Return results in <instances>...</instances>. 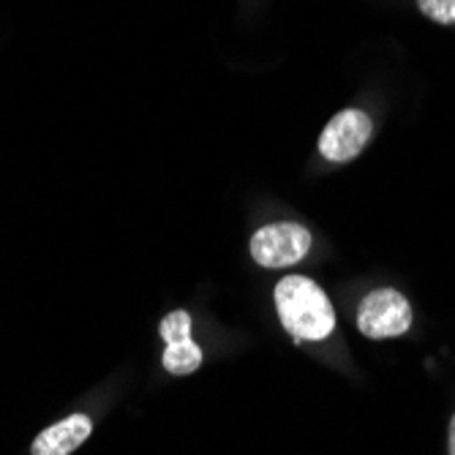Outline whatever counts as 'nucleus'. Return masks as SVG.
<instances>
[{
  "label": "nucleus",
  "instance_id": "1",
  "mask_svg": "<svg viewBox=\"0 0 455 455\" xmlns=\"http://www.w3.org/2000/svg\"><path fill=\"white\" fill-rule=\"evenodd\" d=\"M275 311L295 341H322L336 330L333 303L324 289L306 275H286L275 286Z\"/></svg>",
  "mask_w": 455,
  "mask_h": 455
},
{
  "label": "nucleus",
  "instance_id": "2",
  "mask_svg": "<svg viewBox=\"0 0 455 455\" xmlns=\"http://www.w3.org/2000/svg\"><path fill=\"white\" fill-rule=\"evenodd\" d=\"M357 327L371 341L403 336L411 327V306L395 289H374L357 308Z\"/></svg>",
  "mask_w": 455,
  "mask_h": 455
},
{
  "label": "nucleus",
  "instance_id": "3",
  "mask_svg": "<svg viewBox=\"0 0 455 455\" xmlns=\"http://www.w3.org/2000/svg\"><path fill=\"white\" fill-rule=\"evenodd\" d=\"M311 248V232L303 224H267L251 237V257L262 267H292Z\"/></svg>",
  "mask_w": 455,
  "mask_h": 455
},
{
  "label": "nucleus",
  "instance_id": "4",
  "mask_svg": "<svg viewBox=\"0 0 455 455\" xmlns=\"http://www.w3.org/2000/svg\"><path fill=\"white\" fill-rule=\"evenodd\" d=\"M371 132H374V126H371V117L365 112L344 109L324 126L319 137V153L327 161H336V164L352 161L368 145Z\"/></svg>",
  "mask_w": 455,
  "mask_h": 455
},
{
  "label": "nucleus",
  "instance_id": "5",
  "mask_svg": "<svg viewBox=\"0 0 455 455\" xmlns=\"http://www.w3.org/2000/svg\"><path fill=\"white\" fill-rule=\"evenodd\" d=\"M158 333L167 344L164 349V368L175 377L183 374H194V371L202 365V349L194 344L191 339V314L188 311H172L161 319Z\"/></svg>",
  "mask_w": 455,
  "mask_h": 455
},
{
  "label": "nucleus",
  "instance_id": "6",
  "mask_svg": "<svg viewBox=\"0 0 455 455\" xmlns=\"http://www.w3.org/2000/svg\"><path fill=\"white\" fill-rule=\"evenodd\" d=\"M91 431H93V423L88 415H71V418L50 426L47 431H41L33 439L30 452L33 455H71L91 436Z\"/></svg>",
  "mask_w": 455,
  "mask_h": 455
},
{
  "label": "nucleus",
  "instance_id": "7",
  "mask_svg": "<svg viewBox=\"0 0 455 455\" xmlns=\"http://www.w3.org/2000/svg\"><path fill=\"white\" fill-rule=\"evenodd\" d=\"M418 6L434 22H442V25L455 22V0H418Z\"/></svg>",
  "mask_w": 455,
  "mask_h": 455
},
{
  "label": "nucleus",
  "instance_id": "8",
  "mask_svg": "<svg viewBox=\"0 0 455 455\" xmlns=\"http://www.w3.org/2000/svg\"><path fill=\"white\" fill-rule=\"evenodd\" d=\"M450 455H455V415L450 420Z\"/></svg>",
  "mask_w": 455,
  "mask_h": 455
}]
</instances>
